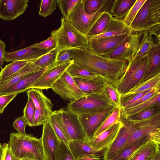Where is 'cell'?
<instances>
[{"label": "cell", "mask_w": 160, "mask_h": 160, "mask_svg": "<svg viewBox=\"0 0 160 160\" xmlns=\"http://www.w3.org/2000/svg\"><path fill=\"white\" fill-rule=\"evenodd\" d=\"M72 56L74 62L111 83L122 76L128 63L127 61L110 59L97 54L88 49H72Z\"/></svg>", "instance_id": "1"}, {"label": "cell", "mask_w": 160, "mask_h": 160, "mask_svg": "<svg viewBox=\"0 0 160 160\" xmlns=\"http://www.w3.org/2000/svg\"><path fill=\"white\" fill-rule=\"evenodd\" d=\"M12 152L20 160H45L42 138L12 132L8 143Z\"/></svg>", "instance_id": "2"}, {"label": "cell", "mask_w": 160, "mask_h": 160, "mask_svg": "<svg viewBox=\"0 0 160 160\" xmlns=\"http://www.w3.org/2000/svg\"><path fill=\"white\" fill-rule=\"evenodd\" d=\"M61 22L60 27L51 33L55 40L56 48L59 52L68 49H87L88 46L87 37L63 17L61 18Z\"/></svg>", "instance_id": "3"}, {"label": "cell", "mask_w": 160, "mask_h": 160, "mask_svg": "<svg viewBox=\"0 0 160 160\" xmlns=\"http://www.w3.org/2000/svg\"><path fill=\"white\" fill-rule=\"evenodd\" d=\"M128 62L123 74L112 83L120 98L140 82L148 63V56L147 54L142 57L135 56Z\"/></svg>", "instance_id": "4"}, {"label": "cell", "mask_w": 160, "mask_h": 160, "mask_svg": "<svg viewBox=\"0 0 160 160\" xmlns=\"http://www.w3.org/2000/svg\"><path fill=\"white\" fill-rule=\"evenodd\" d=\"M115 0H104L99 9L93 14H87L83 0H80L69 15L68 19L79 32L87 37L90 30L104 12L110 13Z\"/></svg>", "instance_id": "5"}, {"label": "cell", "mask_w": 160, "mask_h": 160, "mask_svg": "<svg viewBox=\"0 0 160 160\" xmlns=\"http://www.w3.org/2000/svg\"><path fill=\"white\" fill-rule=\"evenodd\" d=\"M114 106L116 105L110 99L104 89L101 92L84 95L68 103L67 107L79 115L94 113Z\"/></svg>", "instance_id": "6"}, {"label": "cell", "mask_w": 160, "mask_h": 160, "mask_svg": "<svg viewBox=\"0 0 160 160\" xmlns=\"http://www.w3.org/2000/svg\"><path fill=\"white\" fill-rule=\"evenodd\" d=\"M54 112L57 121L69 141H88L78 114L67 107Z\"/></svg>", "instance_id": "7"}, {"label": "cell", "mask_w": 160, "mask_h": 160, "mask_svg": "<svg viewBox=\"0 0 160 160\" xmlns=\"http://www.w3.org/2000/svg\"><path fill=\"white\" fill-rule=\"evenodd\" d=\"M142 32H133L114 48L101 56L110 59L128 62L136 53Z\"/></svg>", "instance_id": "8"}, {"label": "cell", "mask_w": 160, "mask_h": 160, "mask_svg": "<svg viewBox=\"0 0 160 160\" xmlns=\"http://www.w3.org/2000/svg\"><path fill=\"white\" fill-rule=\"evenodd\" d=\"M51 89L65 101L73 102L84 95L73 78L66 71Z\"/></svg>", "instance_id": "9"}, {"label": "cell", "mask_w": 160, "mask_h": 160, "mask_svg": "<svg viewBox=\"0 0 160 160\" xmlns=\"http://www.w3.org/2000/svg\"><path fill=\"white\" fill-rule=\"evenodd\" d=\"M116 107V106H110L94 113L78 115L88 140L93 137L102 122Z\"/></svg>", "instance_id": "10"}, {"label": "cell", "mask_w": 160, "mask_h": 160, "mask_svg": "<svg viewBox=\"0 0 160 160\" xmlns=\"http://www.w3.org/2000/svg\"><path fill=\"white\" fill-rule=\"evenodd\" d=\"M73 60L49 68L29 88H35L42 90L51 88L55 82L66 70Z\"/></svg>", "instance_id": "11"}, {"label": "cell", "mask_w": 160, "mask_h": 160, "mask_svg": "<svg viewBox=\"0 0 160 160\" xmlns=\"http://www.w3.org/2000/svg\"><path fill=\"white\" fill-rule=\"evenodd\" d=\"M128 34L88 39V49L97 54L102 55L114 48L122 41Z\"/></svg>", "instance_id": "12"}, {"label": "cell", "mask_w": 160, "mask_h": 160, "mask_svg": "<svg viewBox=\"0 0 160 160\" xmlns=\"http://www.w3.org/2000/svg\"><path fill=\"white\" fill-rule=\"evenodd\" d=\"M120 129L114 142L104 151L103 160H109L117 154L118 150L125 144L132 132L138 128L137 124L127 121Z\"/></svg>", "instance_id": "13"}, {"label": "cell", "mask_w": 160, "mask_h": 160, "mask_svg": "<svg viewBox=\"0 0 160 160\" xmlns=\"http://www.w3.org/2000/svg\"><path fill=\"white\" fill-rule=\"evenodd\" d=\"M124 121L121 119L96 137L88 140L92 146L104 151L115 140L121 128L124 126Z\"/></svg>", "instance_id": "14"}, {"label": "cell", "mask_w": 160, "mask_h": 160, "mask_svg": "<svg viewBox=\"0 0 160 160\" xmlns=\"http://www.w3.org/2000/svg\"><path fill=\"white\" fill-rule=\"evenodd\" d=\"M28 0H0V18L11 21L24 13Z\"/></svg>", "instance_id": "15"}, {"label": "cell", "mask_w": 160, "mask_h": 160, "mask_svg": "<svg viewBox=\"0 0 160 160\" xmlns=\"http://www.w3.org/2000/svg\"><path fill=\"white\" fill-rule=\"evenodd\" d=\"M41 138L45 160H55L59 140L48 119L43 124Z\"/></svg>", "instance_id": "16"}, {"label": "cell", "mask_w": 160, "mask_h": 160, "mask_svg": "<svg viewBox=\"0 0 160 160\" xmlns=\"http://www.w3.org/2000/svg\"><path fill=\"white\" fill-rule=\"evenodd\" d=\"M137 124L138 128L132 132L126 142L117 154L135 141L142 137L149 136L152 132L160 128V113L148 120Z\"/></svg>", "instance_id": "17"}, {"label": "cell", "mask_w": 160, "mask_h": 160, "mask_svg": "<svg viewBox=\"0 0 160 160\" xmlns=\"http://www.w3.org/2000/svg\"><path fill=\"white\" fill-rule=\"evenodd\" d=\"M49 51L36 48L34 44L12 52L6 51L4 56L6 62L17 61L36 60L49 52Z\"/></svg>", "instance_id": "18"}, {"label": "cell", "mask_w": 160, "mask_h": 160, "mask_svg": "<svg viewBox=\"0 0 160 160\" xmlns=\"http://www.w3.org/2000/svg\"><path fill=\"white\" fill-rule=\"evenodd\" d=\"M160 44L157 43L147 53L148 63L140 83L160 73Z\"/></svg>", "instance_id": "19"}, {"label": "cell", "mask_w": 160, "mask_h": 160, "mask_svg": "<svg viewBox=\"0 0 160 160\" xmlns=\"http://www.w3.org/2000/svg\"><path fill=\"white\" fill-rule=\"evenodd\" d=\"M28 97L32 100L36 108L42 115L48 118L52 112L51 100L43 93L42 90L35 88H31L26 91Z\"/></svg>", "instance_id": "20"}, {"label": "cell", "mask_w": 160, "mask_h": 160, "mask_svg": "<svg viewBox=\"0 0 160 160\" xmlns=\"http://www.w3.org/2000/svg\"><path fill=\"white\" fill-rule=\"evenodd\" d=\"M50 67L41 68L39 71L25 76L1 93L0 95L11 94H18L24 92L28 89Z\"/></svg>", "instance_id": "21"}, {"label": "cell", "mask_w": 160, "mask_h": 160, "mask_svg": "<svg viewBox=\"0 0 160 160\" xmlns=\"http://www.w3.org/2000/svg\"><path fill=\"white\" fill-rule=\"evenodd\" d=\"M73 78L84 95L98 93L103 91L107 82L101 77L91 78Z\"/></svg>", "instance_id": "22"}, {"label": "cell", "mask_w": 160, "mask_h": 160, "mask_svg": "<svg viewBox=\"0 0 160 160\" xmlns=\"http://www.w3.org/2000/svg\"><path fill=\"white\" fill-rule=\"evenodd\" d=\"M132 32L133 31L131 28L127 25L123 20L112 17L108 28L103 33L89 38H96L129 34Z\"/></svg>", "instance_id": "23"}, {"label": "cell", "mask_w": 160, "mask_h": 160, "mask_svg": "<svg viewBox=\"0 0 160 160\" xmlns=\"http://www.w3.org/2000/svg\"><path fill=\"white\" fill-rule=\"evenodd\" d=\"M35 60L28 63L24 67L6 81L0 83V94L24 77L40 70L41 68L33 63V62Z\"/></svg>", "instance_id": "24"}, {"label": "cell", "mask_w": 160, "mask_h": 160, "mask_svg": "<svg viewBox=\"0 0 160 160\" xmlns=\"http://www.w3.org/2000/svg\"><path fill=\"white\" fill-rule=\"evenodd\" d=\"M160 151V145L149 139L127 160H150Z\"/></svg>", "instance_id": "25"}, {"label": "cell", "mask_w": 160, "mask_h": 160, "mask_svg": "<svg viewBox=\"0 0 160 160\" xmlns=\"http://www.w3.org/2000/svg\"><path fill=\"white\" fill-rule=\"evenodd\" d=\"M68 147L75 158L77 160L81 155L88 154H98L104 151L91 145L88 141H70Z\"/></svg>", "instance_id": "26"}, {"label": "cell", "mask_w": 160, "mask_h": 160, "mask_svg": "<svg viewBox=\"0 0 160 160\" xmlns=\"http://www.w3.org/2000/svg\"><path fill=\"white\" fill-rule=\"evenodd\" d=\"M152 0H146L141 7L130 27L133 32L145 30L148 14Z\"/></svg>", "instance_id": "27"}, {"label": "cell", "mask_w": 160, "mask_h": 160, "mask_svg": "<svg viewBox=\"0 0 160 160\" xmlns=\"http://www.w3.org/2000/svg\"><path fill=\"white\" fill-rule=\"evenodd\" d=\"M160 113V103H158L124 119L127 122L136 124L148 120Z\"/></svg>", "instance_id": "28"}, {"label": "cell", "mask_w": 160, "mask_h": 160, "mask_svg": "<svg viewBox=\"0 0 160 160\" xmlns=\"http://www.w3.org/2000/svg\"><path fill=\"white\" fill-rule=\"evenodd\" d=\"M137 0H115L110 13L114 18L123 20Z\"/></svg>", "instance_id": "29"}, {"label": "cell", "mask_w": 160, "mask_h": 160, "mask_svg": "<svg viewBox=\"0 0 160 160\" xmlns=\"http://www.w3.org/2000/svg\"><path fill=\"white\" fill-rule=\"evenodd\" d=\"M155 37L154 38L152 36H150L148 30L142 31L138 49L135 56H144L157 43L160 44V39Z\"/></svg>", "instance_id": "30"}, {"label": "cell", "mask_w": 160, "mask_h": 160, "mask_svg": "<svg viewBox=\"0 0 160 160\" xmlns=\"http://www.w3.org/2000/svg\"><path fill=\"white\" fill-rule=\"evenodd\" d=\"M160 86V73L148 80L140 83L132 88L128 92L121 96V100L125 98L145 91Z\"/></svg>", "instance_id": "31"}, {"label": "cell", "mask_w": 160, "mask_h": 160, "mask_svg": "<svg viewBox=\"0 0 160 160\" xmlns=\"http://www.w3.org/2000/svg\"><path fill=\"white\" fill-rule=\"evenodd\" d=\"M35 60L17 61L7 65L0 72V83L6 81L28 63Z\"/></svg>", "instance_id": "32"}, {"label": "cell", "mask_w": 160, "mask_h": 160, "mask_svg": "<svg viewBox=\"0 0 160 160\" xmlns=\"http://www.w3.org/2000/svg\"><path fill=\"white\" fill-rule=\"evenodd\" d=\"M112 18L110 13L103 12L89 31L87 35L88 38L103 33L108 28Z\"/></svg>", "instance_id": "33"}, {"label": "cell", "mask_w": 160, "mask_h": 160, "mask_svg": "<svg viewBox=\"0 0 160 160\" xmlns=\"http://www.w3.org/2000/svg\"><path fill=\"white\" fill-rule=\"evenodd\" d=\"M149 139V136H144L139 138L109 160H127L138 149Z\"/></svg>", "instance_id": "34"}, {"label": "cell", "mask_w": 160, "mask_h": 160, "mask_svg": "<svg viewBox=\"0 0 160 160\" xmlns=\"http://www.w3.org/2000/svg\"><path fill=\"white\" fill-rule=\"evenodd\" d=\"M160 92H158L153 97L139 105L132 108L122 110V116L124 118L135 114L152 106L160 103Z\"/></svg>", "instance_id": "35"}, {"label": "cell", "mask_w": 160, "mask_h": 160, "mask_svg": "<svg viewBox=\"0 0 160 160\" xmlns=\"http://www.w3.org/2000/svg\"><path fill=\"white\" fill-rule=\"evenodd\" d=\"M157 24H160V0H152L148 14L145 30Z\"/></svg>", "instance_id": "36"}, {"label": "cell", "mask_w": 160, "mask_h": 160, "mask_svg": "<svg viewBox=\"0 0 160 160\" xmlns=\"http://www.w3.org/2000/svg\"><path fill=\"white\" fill-rule=\"evenodd\" d=\"M66 71L72 78H91L102 77L100 75L81 67L74 62L69 65Z\"/></svg>", "instance_id": "37"}, {"label": "cell", "mask_w": 160, "mask_h": 160, "mask_svg": "<svg viewBox=\"0 0 160 160\" xmlns=\"http://www.w3.org/2000/svg\"><path fill=\"white\" fill-rule=\"evenodd\" d=\"M121 108L115 107L111 113L100 125L95 132L93 137L96 136L114 124L118 122L121 119Z\"/></svg>", "instance_id": "38"}, {"label": "cell", "mask_w": 160, "mask_h": 160, "mask_svg": "<svg viewBox=\"0 0 160 160\" xmlns=\"http://www.w3.org/2000/svg\"><path fill=\"white\" fill-rule=\"evenodd\" d=\"M59 53L56 48L36 60L33 63L40 68L53 67L56 62Z\"/></svg>", "instance_id": "39"}, {"label": "cell", "mask_w": 160, "mask_h": 160, "mask_svg": "<svg viewBox=\"0 0 160 160\" xmlns=\"http://www.w3.org/2000/svg\"><path fill=\"white\" fill-rule=\"evenodd\" d=\"M48 119L58 140L68 146L70 141L57 121L54 111L49 115Z\"/></svg>", "instance_id": "40"}, {"label": "cell", "mask_w": 160, "mask_h": 160, "mask_svg": "<svg viewBox=\"0 0 160 160\" xmlns=\"http://www.w3.org/2000/svg\"><path fill=\"white\" fill-rule=\"evenodd\" d=\"M80 0H57V3L64 17L68 18Z\"/></svg>", "instance_id": "41"}, {"label": "cell", "mask_w": 160, "mask_h": 160, "mask_svg": "<svg viewBox=\"0 0 160 160\" xmlns=\"http://www.w3.org/2000/svg\"><path fill=\"white\" fill-rule=\"evenodd\" d=\"M55 160H77L72 155L68 146L59 140Z\"/></svg>", "instance_id": "42"}, {"label": "cell", "mask_w": 160, "mask_h": 160, "mask_svg": "<svg viewBox=\"0 0 160 160\" xmlns=\"http://www.w3.org/2000/svg\"><path fill=\"white\" fill-rule=\"evenodd\" d=\"M56 0H42L41 1L38 14L44 17L51 15L56 9Z\"/></svg>", "instance_id": "43"}, {"label": "cell", "mask_w": 160, "mask_h": 160, "mask_svg": "<svg viewBox=\"0 0 160 160\" xmlns=\"http://www.w3.org/2000/svg\"><path fill=\"white\" fill-rule=\"evenodd\" d=\"M36 108L31 99L28 97L27 103L24 108L23 111V116L26 120L28 126L33 127L34 118Z\"/></svg>", "instance_id": "44"}, {"label": "cell", "mask_w": 160, "mask_h": 160, "mask_svg": "<svg viewBox=\"0 0 160 160\" xmlns=\"http://www.w3.org/2000/svg\"><path fill=\"white\" fill-rule=\"evenodd\" d=\"M146 0H137L125 18L123 20L128 26H130L138 12Z\"/></svg>", "instance_id": "45"}, {"label": "cell", "mask_w": 160, "mask_h": 160, "mask_svg": "<svg viewBox=\"0 0 160 160\" xmlns=\"http://www.w3.org/2000/svg\"><path fill=\"white\" fill-rule=\"evenodd\" d=\"M108 97L117 107H121V98L113 84L107 82L104 88Z\"/></svg>", "instance_id": "46"}, {"label": "cell", "mask_w": 160, "mask_h": 160, "mask_svg": "<svg viewBox=\"0 0 160 160\" xmlns=\"http://www.w3.org/2000/svg\"><path fill=\"white\" fill-rule=\"evenodd\" d=\"M104 0H83L84 10L88 14H93L102 6Z\"/></svg>", "instance_id": "47"}, {"label": "cell", "mask_w": 160, "mask_h": 160, "mask_svg": "<svg viewBox=\"0 0 160 160\" xmlns=\"http://www.w3.org/2000/svg\"><path fill=\"white\" fill-rule=\"evenodd\" d=\"M160 86L152 88L150 91L144 95L138 100L127 107L122 110L129 109L137 107L147 101L153 97L158 92L160 91Z\"/></svg>", "instance_id": "48"}, {"label": "cell", "mask_w": 160, "mask_h": 160, "mask_svg": "<svg viewBox=\"0 0 160 160\" xmlns=\"http://www.w3.org/2000/svg\"><path fill=\"white\" fill-rule=\"evenodd\" d=\"M34 46L38 48L50 51L56 48V43L52 36L47 39L38 43L34 44Z\"/></svg>", "instance_id": "49"}, {"label": "cell", "mask_w": 160, "mask_h": 160, "mask_svg": "<svg viewBox=\"0 0 160 160\" xmlns=\"http://www.w3.org/2000/svg\"><path fill=\"white\" fill-rule=\"evenodd\" d=\"M28 126V122L23 116L17 118L14 122L12 126L18 133L23 135H27L25 128Z\"/></svg>", "instance_id": "50"}, {"label": "cell", "mask_w": 160, "mask_h": 160, "mask_svg": "<svg viewBox=\"0 0 160 160\" xmlns=\"http://www.w3.org/2000/svg\"><path fill=\"white\" fill-rule=\"evenodd\" d=\"M72 49H68L60 52L54 65H60L72 60Z\"/></svg>", "instance_id": "51"}, {"label": "cell", "mask_w": 160, "mask_h": 160, "mask_svg": "<svg viewBox=\"0 0 160 160\" xmlns=\"http://www.w3.org/2000/svg\"><path fill=\"white\" fill-rule=\"evenodd\" d=\"M17 95L16 94H11L0 95V114L3 112L6 106Z\"/></svg>", "instance_id": "52"}, {"label": "cell", "mask_w": 160, "mask_h": 160, "mask_svg": "<svg viewBox=\"0 0 160 160\" xmlns=\"http://www.w3.org/2000/svg\"><path fill=\"white\" fill-rule=\"evenodd\" d=\"M48 118L41 114L36 108L33 119V127L43 125L48 120Z\"/></svg>", "instance_id": "53"}, {"label": "cell", "mask_w": 160, "mask_h": 160, "mask_svg": "<svg viewBox=\"0 0 160 160\" xmlns=\"http://www.w3.org/2000/svg\"><path fill=\"white\" fill-rule=\"evenodd\" d=\"M2 146L5 149L4 160H21L12 152L8 143H3Z\"/></svg>", "instance_id": "54"}, {"label": "cell", "mask_w": 160, "mask_h": 160, "mask_svg": "<svg viewBox=\"0 0 160 160\" xmlns=\"http://www.w3.org/2000/svg\"><path fill=\"white\" fill-rule=\"evenodd\" d=\"M99 154H88L81 155L78 157L77 160H103L102 156Z\"/></svg>", "instance_id": "55"}, {"label": "cell", "mask_w": 160, "mask_h": 160, "mask_svg": "<svg viewBox=\"0 0 160 160\" xmlns=\"http://www.w3.org/2000/svg\"><path fill=\"white\" fill-rule=\"evenodd\" d=\"M149 139L158 145H160V128L152 132L149 135Z\"/></svg>", "instance_id": "56"}, {"label": "cell", "mask_w": 160, "mask_h": 160, "mask_svg": "<svg viewBox=\"0 0 160 160\" xmlns=\"http://www.w3.org/2000/svg\"><path fill=\"white\" fill-rule=\"evenodd\" d=\"M6 44L5 43L0 39V68L2 70L4 64V56L5 52Z\"/></svg>", "instance_id": "57"}, {"label": "cell", "mask_w": 160, "mask_h": 160, "mask_svg": "<svg viewBox=\"0 0 160 160\" xmlns=\"http://www.w3.org/2000/svg\"><path fill=\"white\" fill-rule=\"evenodd\" d=\"M148 30L150 36L153 35L160 38V24H157L153 26Z\"/></svg>", "instance_id": "58"}, {"label": "cell", "mask_w": 160, "mask_h": 160, "mask_svg": "<svg viewBox=\"0 0 160 160\" xmlns=\"http://www.w3.org/2000/svg\"><path fill=\"white\" fill-rule=\"evenodd\" d=\"M150 160H160V151L158 152Z\"/></svg>", "instance_id": "59"}, {"label": "cell", "mask_w": 160, "mask_h": 160, "mask_svg": "<svg viewBox=\"0 0 160 160\" xmlns=\"http://www.w3.org/2000/svg\"><path fill=\"white\" fill-rule=\"evenodd\" d=\"M3 148L0 143V160H1L2 155Z\"/></svg>", "instance_id": "60"}, {"label": "cell", "mask_w": 160, "mask_h": 160, "mask_svg": "<svg viewBox=\"0 0 160 160\" xmlns=\"http://www.w3.org/2000/svg\"><path fill=\"white\" fill-rule=\"evenodd\" d=\"M3 148V153L2 155V159L1 160H4V156H5V149L2 146Z\"/></svg>", "instance_id": "61"}, {"label": "cell", "mask_w": 160, "mask_h": 160, "mask_svg": "<svg viewBox=\"0 0 160 160\" xmlns=\"http://www.w3.org/2000/svg\"><path fill=\"white\" fill-rule=\"evenodd\" d=\"M21 160H29V159H22Z\"/></svg>", "instance_id": "62"}]
</instances>
